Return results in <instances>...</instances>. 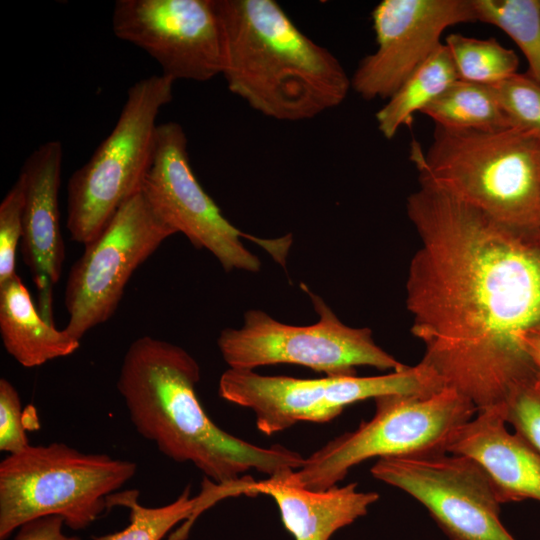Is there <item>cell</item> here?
Returning <instances> with one entry per match:
<instances>
[{
	"instance_id": "obj_1",
	"label": "cell",
	"mask_w": 540,
	"mask_h": 540,
	"mask_svg": "<svg viewBox=\"0 0 540 540\" xmlns=\"http://www.w3.org/2000/svg\"><path fill=\"white\" fill-rule=\"evenodd\" d=\"M419 183L406 204L420 240L406 306L420 362L477 412L503 407L535 381L522 336L540 327V243Z\"/></svg>"
},
{
	"instance_id": "obj_2",
	"label": "cell",
	"mask_w": 540,
	"mask_h": 540,
	"mask_svg": "<svg viewBox=\"0 0 540 540\" xmlns=\"http://www.w3.org/2000/svg\"><path fill=\"white\" fill-rule=\"evenodd\" d=\"M199 380V364L185 349L142 336L128 347L116 386L143 438L217 485L237 487L250 470L273 476L303 465L305 458L285 446L260 447L218 427L198 399Z\"/></svg>"
},
{
	"instance_id": "obj_3",
	"label": "cell",
	"mask_w": 540,
	"mask_h": 540,
	"mask_svg": "<svg viewBox=\"0 0 540 540\" xmlns=\"http://www.w3.org/2000/svg\"><path fill=\"white\" fill-rule=\"evenodd\" d=\"M229 91L265 117L304 121L341 105L351 88L338 58L273 0H215Z\"/></svg>"
},
{
	"instance_id": "obj_4",
	"label": "cell",
	"mask_w": 540,
	"mask_h": 540,
	"mask_svg": "<svg viewBox=\"0 0 540 540\" xmlns=\"http://www.w3.org/2000/svg\"><path fill=\"white\" fill-rule=\"evenodd\" d=\"M410 159L420 182L511 228L540 231V142L520 130L435 127L425 152L413 141Z\"/></svg>"
},
{
	"instance_id": "obj_5",
	"label": "cell",
	"mask_w": 540,
	"mask_h": 540,
	"mask_svg": "<svg viewBox=\"0 0 540 540\" xmlns=\"http://www.w3.org/2000/svg\"><path fill=\"white\" fill-rule=\"evenodd\" d=\"M136 469L132 461L61 442L9 454L0 463V540L30 520L51 515L62 517L72 530L87 528Z\"/></svg>"
},
{
	"instance_id": "obj_6",
	"label": "cell",
	"mask_w": 540,
	"mask_h": 540,
	"mask_svg": "<svg viewBox=\"0 0 540 540\" xmlns=\"http://www.w3.org/2000/svg\"><path fill=\"white\" fill-rule=\"evenodd\" d=\"M373 400L370 420L328 441L299 469L273 476L289 485L323 491L370 458L447 452L454 433L477 413L472 402L446 387L429 395L389 394Z\"/></svg>"
},
{
	"instance_id": "obj_7",
	"label": "cell",
	"mask_w": 540,
	"mask_h": 540,
	"mask_svg": "<svg viewBox=\"0 0 540 540\" xmlns=\"http://www.w3.org/2000/svg\"><path fill=\"white\" fill-rule=\"evenodd\" d=\"M174 80L160 74L135 82L109 135L67 183L66 227L83 245L142 191L153 161L156 122L173 98Z\"/></svg>"
},
{
	"instance_id": "obj_8",
	"label": "cell",
	"mask_w": 540,
	"mask_h": 540,
	"mask_svg": "<svg viewBox=\"0 0 540 540\" xmlns=\"http://www.w3.org/2000/svg\"><path fill=\"white\" fill-rule=\"evenodd\" d=\"M318 322L308 326L281 323L262 310L251 309L238 328L221 331L217 345L229 368L294 364L328 377L354 376L356 367L397 371L406 365L378 346L369 328L344 324L318 295L304 284Z\"/></svg>"
},
{
	"instance_id": "obj_9",
	"label": "cell",
	"mask_w": 540,
	"mask_h": 540,
	"mask_svg": "<svg viewBox=\"0 0 540 540\" xmlns=\"http://www.w3.org/2000/svg\"><path fill=\"white\" fill-rule=\"evenodd\" d=\"M142 193L175 234L180 232L195 248L208 250L226 272H258L261 268L259 258L242 239L256 243L286 268L292 235L266 239L235 227L197 180L190 164L188 139L179 123L158 124L153 161Z\"/></svg>"
},
{
	"instance_id": "obj_10",
	"label": "cell",
	"mask_w": 540,
	"mask_h": 540,
	"mask_svg": "<svg viewBox=\"0 0 540 540\" xmlns=\"http://www.w3.org/2000/svg\"><path fill=\"white\" fill-rule=\"evenodd\" d=\"M443 388L439 376L419 362L385 375L319 379L228 368L220 377L218 391L224 400L252 410L258 430L270 436L300 421L329 422L358 401L389 394L429 395Z\"/></svg>"
},
{
	"instance_id": "obj_11",
	"label": "cell",
	"mask_w": 540,
	"mask_h": 540,
	"mask_svg": "<svg viewBox=\"0 0 540 540\" xmlns=\"http://www.w3.org/2000/svg\"><path fill=\"white\" fill-rule=\"evenodd\" d=\"M174 234L142 191L126 201L103 230L84 244L70 269L64 292L69 315L64 331L80 340L108 321L135 270Z\"/></svg>"
},
{
	"instance_id": "obj_12",
	"label": "cell",
	"mask_w": 540,
	"mask_h": 540,
	"mask_svg": "<svg viewBox=\"0 0 540 540\" xmlns=\"http://www.w3.org/2000/svg\"><path fill=\"white\" fill-rule=\"evenodd\" d=\"M372 476L417 500L449 540H516L483 469L452 453L379 458Z\"/></svg>"
},
{
	"instance_id": "obj_13",
	"label": "cell",
	"mask_w": 540,
	"mask_h": 540,
	"mask_svg": "<svg viewBox=\"0 0 540 540\" xmlns=\"http://www.w3.org/2000/svg\"><path fill=\"white\" fill-rule=\"evenodd\" d=\"M115 36L149 54L163 75L205 82L221 75L222 35L215 0H117Z\"/></svg>"
},
{
	"instance_id": "obj_14",
	"label": "cell",
	"mask_w": 540,
	"mask_h": 540,
	"mask_svg": "<svg viewBox=\"0 0 540 540\" xmlns=\"http://www.w3.org/2000/svg\"><path fill=\"white\" fill-rule=\"evenodd\" d=\"M371 16L377 48L351 77L367 101L389 99L442 45L448 27L477 21L472 0H383Z\"/></svg>"
},
{
	"instance_id": "obj_15",
	"label": "cell",
	"mask_w": 540,
	"mask_h": 540,
	"mask_svg": "<svg viewBox=\"0 0 540 540\" xmlns=\"http://www.w3.org/2000/svg\"><path fill=\"white\" fill-rule=\"evenodd\" d=\"M62 162V143L50 140L28 156L19 173L24 181L21 255L37 288L38 310L53 325L52 292L65 260L58 203Z\"/></svg>"
},
{
	"instance_id": "obj_16",
	"label": "cell",
	"mask_w": 540,
	"mask_h": 540,
	"mask_svg": "<svg viewBox=\"0 0 540 540\" xmlns=\"http://www.w3.org/2000/svg\"><path fill=\"white\" fill-rule=\"evenodd\" d=\"M447 452L474 460L501 504L540 502V451L507 430L502 407L478 411L454 433Z\"/></svg>"
},
{
	"instance_id": "obj_17",
	"label": "cell",
	"mask_w": 540,
	"mask_h": 540,
	"mask_svg": "<svg viewBox=\"0 0 540 540\" xmlns=\"http://www.w3.org/2000/svg\"><path fill=\"white\" fill-rule=\"evenodd\" d=\"M357 486L352 482L313 491L270 476L258 482L251 479L242 494L271 496L294 540H329L336 531L365 516L379 500L377 492L359 491Z\"/></svg>"
},
{
	"instance_id": "obj_18",
	"label": "cell",
	"mask_w": 540,
	"mask_h": 540,
	"mask_svg": "<svg viewBox=\"0 0 540 540\" xmlns=\"http://www.w3.org/2000/svg\"><path fill=\"white\" fill-rule=\"evenodd\" d=\"M0 335L8 354L26 368L69 356L80 346L42 317L18 274L0 285Z\"/></svg>"
},
{
	"instance_id": "obj_19",
	"label": "cell",
	"mask_w": 540,
	"mask_h": 540,
	"mask_svg": "<svg viewBox=\"0 0 540 540\" xmlns=\"http://www.w3.org/2000/svg\"><path fill=\"white\" fill-rule=\"evenodd\" d=\"M459 76L449 50L442 44L376 112L378 130L392 139L412 116L439 97Z\"/></svg>"
},
{
	"instance_id": "obj_20",
	"label": "cell",
	"mask_w": 540,
	"mask_h": 540,
	"mask_svg": "<svg viewBox=\"0 0 540 540\" xmlns=\"http://www.w3.org/2000/svg\"><path fill=\"white\" fill-rule=\"evenodd\" d=\"M436 127L488 131L511 127L491 85L457 80L421 111Z\"/></svg>"
},
{
	"instance_id": "obj_21",
	"label": "cell",
	"mask_w": 540,
	"mask_h": 540,
	"mask_svg": "<svg viewBox=\"0 0 540 540\" xmlns=\"http://www.w3.org/2000/svg\"><path fill=\"white\" fill-rule=\"evenodd\" d=\"M107 505L108 509L128 508L130 523L121 531L93 536V540H162L181 521H184L181 528L168 540H185L196 520L199 497H191V488L187 486L175 501L159 507H145L139 503V491L132 489L111 494Z\"/></svg>"
},
{
	"instance_id": "obj_22",
	"label": "cell",
	"mask_w": 540,
	"mask_h": 540,
	"mask_svg": "<svg viewBox=\"0 0 540 540\" xmlns=\"http://www.w3.org/2000/svg\"><path fill=\"white\" fill-rule=\"evenodd\" d=\"M476 20L504 31L521 49L528 75L540 83V0H472Z\"/></svg>"
},
{
	"instance_id": "obj_23",
	"label": "cell",
	"mask_w": 540,
	"mask_h": 540,
	"mask_svg": "<svg viewBox=\"0 0 540 540\" xmlns=\"http://www.w3.org/2000/svg\"><path fill=\"white\" fill-rule=\"evenodd\" d=\"M445 46L461 80L493 85L517 73V55L494 38L477 39L452 33L446 37Z\"/></svg>"
},
{
	"instance_id": "obj_24",
	"label": "cell",
	"mask_w": 540,
	"mask_h": 540,
	"mask_svg": "<svg viewBox=\"0 0 540 540\" xmlns=\"http://www.w3.org/2000/svg\"><path fill=\"white\" fill-rule=\"evenodd\" d=\"M491 87L511 127L540 142V83L516 73Z\"/></svg>"
},
{
	"instance_id": "obj_25",
	"label": "cell",
	"mask_w": 540,
	"mask_h": 540,
	"mask_svg": "<svg viewBox=\"0 0 540 540\" xmlns=\"http://www.w3.org/2000/svg\"><path fill=\"white\" fill-rule=\"evenodd\" d=\"M24 181L19 174L0 203V285L12 279L23 236Z\"/></svg>"
},
{
	"instance_id": "obj_26",
	"label": "cell",
	"mask_w": 540,
	"mask_h": 540,
	"mask_svg": "<svg viewBox=\"0 0 540 540\" xmlns=\"http://www.w3.org/2000/svg\"><path fill=\"white\" fill-rule=\"evenodd\" d=\"M506 423L540 451V390L533 384L517 390L502 407Z\"/></svg>"
},
{
	"instance_id": "obj_27",
	"label": "cell",
	"mask_w": 540,
	"mask_h": 540,
	"mask_svg": "<svg viewBox=\"0 0 540 540\" xmlns=\"http://www.w3.org/2000/svg\"><path fill=\"white\" fill-rule=\"evenodd\" d=\"M18 391L6 378L0 379V450L15 454L29 446Z\"/></svg>"
},
{
	"instance_id": "obj_28",
	"label": "cell",
	"mask_w": 540,
	"mask_h": 540,
	"mask_svg": "<svg viewBox=\"0 0 540 540\" xmlns=\"http://www.w3.org/2000/svg\"><path fill=\"white\" fill-rule=\"evenodd\" d=\"M64 519L51 515L39 517L22 524L12 540H81L63 532Z\"/></svg>"
},
{
	"instance_id": "obj_29",
	"label": "cell",
	"mask_w": 540,
	"mask_h": 540,
	"mask_svg": "<svg viewBox=\"0 0 540 540\" xmlns=\"http://www.w3.org/2000/svg\"><path fill=\"white\" fill-rule=\"evenodd\" d=\"M522 343L536 371L533 386L540 390V331H530L522 336Z\"/></svg>"
},
{
	"instance_id": "obj_30",
	"label": "cell",
	"mask_w": 540,
	"mask_h": 540,
	"mask_svg": "<svg viewBox=\"0 0 540 540\" xmlns=\"http://www.w3.org/2000/svg\"><path fill=\"white\" fill-rule=\"evenodd\" d=\"M536 239H537L538 242L540 243V231L536 234Z\"/></svg>"
},
{
	"instance_id": "obj_31",
	"label": "cell",
	"mask_w": 540,
	"mask_h": 540,
	"mask_svg": "<svg viewBox=\"0 0 540 540\" xmlns=\"http://www.w3.org/2000/svg\"><path fill=\"white\" fill-rule=\"evenodd\" d=\"M536 331H540V327H538V328L536 329Z\"/></svg>"
}]
</instances>
